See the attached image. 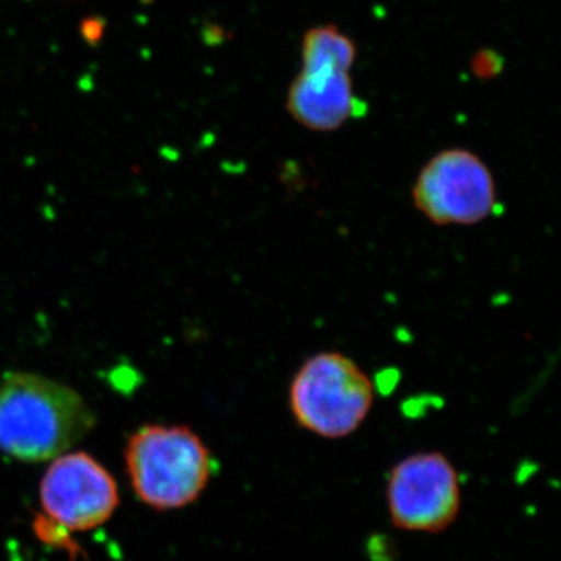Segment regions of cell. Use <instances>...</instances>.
Segmentation results:
<instances>
[{"label":"cell","mask_w":561,"mask_h":561,"mask_svg":"<svg viewBox=\"0 0 561 561\" xmlns=\"http://www.w3.org/2000/svg\"><path fill=\"white\" fill-rule=\"evenodd\" d=\"M94 424L90 405L68 386L32 373L0 379V449L14 459H57Z\"/></svg>","instance_id":"cell-1"},{"label":"cell","mask_w":561,"mask_h":561,"mask_svg":"<svg viewBox=\"0 0 561 561\" xmlns=\"http://www.w3.org/2000/svg\"><path fill=\"white\" fill-rule=\"evenodd\" d=\"M125 460L133 490L157 511L190 505L208 485L213 454L187 426L146 424L128 438Z\"/></svg>","instance_id":"cell-2"},{"label":"cell","mask_w":561,"mask_h":561,"mask_svg":"<svg viewBox=\"0 0 561 561\" xmlns=\"http://www.w3.org/2000/svg\"><path fill=\"white\" fill-rule=\"evenodd\" d=\"M287 398L291 416L301 430L339 440L353 435L370 415L376 389L353 357L321 351L295 373Z\"/></svg>","instance_id":"cell-3"},{"label":"cell","mask_w":561,"mask_h":561,"mask_svg":"<svg viewBox=\"0 0 561 561\" xmlns=\"http://www.w3.org/2000/svg\"><path fill=\"white\" fill-rule=\"evenodd\" d=\"M356 47L335 27L312 28L302 41V69L291 83L287 110L313 131H334L357 113L350 70Z\"/></svg>","instance_id":"cell-4"},{"label":"cell","mask_w":561,"mask_h":561,"mask_svg":"<svg viewBox=\"0 0 561 561\" xmlns=\"http://www.w3.org/2000/svg\"><path fill=\"white\" fill-rule=\"evenodd\" d=\"M412 203L437 227H471L496 214V183L478 154L443 150L421 169L412 186Z\"/></svg>","instance_id":"cell-5"},{"label":"cell","mask_w":561,"mask_h":561,"mask_svg":"<svg viewBox=\"0 0 561 561\" xmlns=\"http://www.w3.org/2000/svg\"><path fill=\"white\" fill-rule=\"evenodd\" d=\"M387 505L398 529L426 534L446 530L460 513L459 472L445 454H411L387 476Z\"/></svg>","instance_id":"cell-6"},{"label":"cell","mask_w":561,"mask_h":561,"mask_svg":"<svg viewBox=\"0 0 561 561\" xmlns=\"http://www.w3.org/2000/svg\"><path fill=\"white\" fill-rule=\"evenodd\" d=\"M44 512L70 530H91L113 516L119 504L116 481L87 453L57 457L39 489Z\"/></svg>","instance_id":"cell-7"}]
</instances>
